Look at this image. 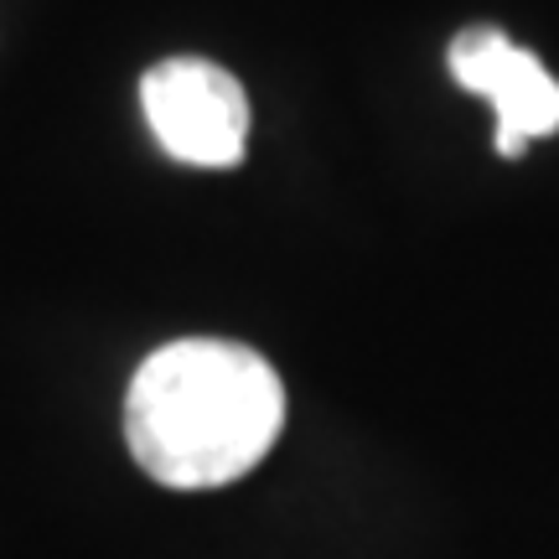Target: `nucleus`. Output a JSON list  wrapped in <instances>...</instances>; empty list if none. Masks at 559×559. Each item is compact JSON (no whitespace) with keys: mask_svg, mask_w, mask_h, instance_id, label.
I'll use <instances>...</instances> for the list:
<instances>
[{"mask_svg":"<svg viewBox=\"0 0 559 559\" xmlns=\"http://www.w3.org/2000/svg\"><path fill=\"white\" fill-rule=\"evenodd\" d=\"M451 79L498 109V156H523V145L559 130V83L528 47L502 37L498 26H466L451 41Z\"/></svg>","mask_w":559,"mask_h":559,"instance_id":"obj_3","label":"nucleus"},{"mask_svg":"<svg viewBox=\"0 0 559 559\" xmlns=\"http://www.w3.org/2000/svg\"><path fill=\"white\" fill-rule=\"evenodd\" d=\"M140 109L160 151L187 166H239L249 145V99L243 83L202 58H171L156 62L140 79Z\"/></svg>","mask_w":559,"mask_h":559,"instance_id":"obj_2","label":"nucleus"},{"mask_svg":"<svg viewBox=\"0 0 559 559\" xmlns=\"http://www.w3.org/2000/svg\"><path fill=\"white\" fill-rule=\"evenodd\" d=\"M285 425V383L270 362L223 337H181L135 368L124 394L130 456L181 492L254 472Z\"/></svg>","mask_w":559,"mask_h":559,"instance_id":"obj_1","label":"nucleus"}]
</instances>
